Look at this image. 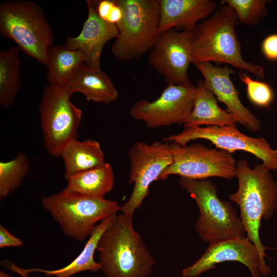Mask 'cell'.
<instances>
[{"mask_svg":"<svg viewBox=\"0 0 277 277\" xmlns=\"http://www.w3.org/2000/svg\"><path fill=\"white\" fill-rule=\"evenodd\" d=\"M236 167L238 189L229 195V199L239 206L246 236L256 247L264 268L271 271L264 259L268 248L261 242L260 229L262 219H270L276 209L277 182L263 163L250 168L247 160L241 159Z\"/></svg>","mask_w":277,"mask_h":277,"instance_id":"6da1fadb","label":"cell"},{"mask_svg":"<svg viewBox=\"0 0 277 277\" xmlns=\"http://www.w3.org/2000/svg\"><path fill=\"white\" fill-rule=\"evenodd\" d=\"M133 216H114L97 244L98 260L106 277H150L155 261L133 226Z\"/></svg>","mask_w":277,"mask_h":277,"instance_id":"7a4b0ae2","label":"cell"},{"mask_svg":"<svg viewBox=\"0 0 277 277\" xmlns=\"http://www.w3.org/2000/svg\"><path fill=\"white\" fill-rule=\"evenodd\" d=\"M239 21L227 4L221 6L193 30L191 46L192 63L214 62L228 64L264 79L263 67L246 61L236 32Z\"/></svg>","mask_w":277,"mask_h":277,"instance_id":"3957f363","label":"cell"},{"mask_svg":"<svg viewBox=\"0 0 277 277\" xmlns=\"http://www.w3.org/2000/svg\"><path fill=\"white\" fill-rule=\"evenodd\" d=\"M0 33L26 55L46 65L53 33L43 9L29 1L0 4Z\"/></svg>","mask_w":277,"mask_h":277,"instance_id":"277c9868","label":"cell"},{"mask_svg":"<svg viewBox=\"0 0 277 277\" xmlns=\"http://www.w3.org/2000/svg\"><path fill=\"white\" fill-rule=\"evenodd\" d=\"M179 184L197 205L200 216L195 229L204 242L209 244L246 236L235 209L230 203L220 199L212 181L180 177Z\"/></svg>","mask_w":277,"mask_h":277,"instance_id":"5b68a950","label":"cell"},{"mask_svg":"<svg viewBox=\"0 0 277 277\" xmlns=\"http://www.w3.org/2000/svg\"><path fill=\"white\" fill-rule=\"evenodd\" d=\"M41 202L63 234L80 241L90 236L98 222L116 215L121 207L115 201L78 195L65 189L43 197Z\"/></svg>","mask_w":277,"mask_h":277,"instance_id":"8992f818","label":"cell"},{"mask_svg":"<svg viewBox=\"0 0 277 277\" xmlns=\"http://www.w3.org/2000/svg\"><path fill=\"white\" fill-rule=\"evenodd\" d=\"M123 11L118 34L111 48L119 61L140 57L154 45L159 35V0H115Z\"/></svg>","mask_w":277,"mask_h":277,"instance_id":"52a82bcc","label":"cell"},{"mask_svg":"<svg viewBox=\"0 0 277 277\" xmlns=\"http://www.w3.org/2000/svg\"><path fill=\"white\" fill-rule=\"evenodd\" d=\"M74 93L68 85L48 84L39 105L43 138L47 151L60 156L64 146L77 138L82 111L70 97Z\"/></svg>","mask_w":277,"mask_h":277,"instance_id":"ba28073f","label":"cell"},{"mask_svg":"<svg viewBox=\"0 0 277 277\" xmlns=\"http://www.w3.org/2000/svg\"><path fill=\"white\" fill-rule=\"evenodd\" d=\"M172 163L161 174L159 180L171 175L192 180L219 177L231 180L235 177L236 163L232 153L209 148L201 144L182 146L170 144Z\"/></svg>","mask_w":277,"mask_h":277,"instance_id":"9c48e42d","label":"cell"},{"mask_svg":"<svg viewBox=\"0 0 277 277\" xmlns=\"http://www.w3.org/2000/svg\"><path fill=\"white\" fill-rule=\"evenodd\" d=\"M129 182L133 184L128 200L121 207L122 213L133 216L149 193L151 184L159 179L172 163L170 144L156 142L148 144L137 142L128 151Z\"/></svg>","mask_w":277,"mask_h":277,"instance_id":"30bf717a","label":"cell"},{"mask_svg":"<svg viewBox=\"0 0 277 277\" xmlns=\"http://www.w3.org/2000/svg\"><path fill=\"white\" fill-rule=\"evenodd\" d=\"M197 139L208 140L216 148L231 153L235 151L248 152L260 159L270 171L277 170V147L272 149L264 137L254 138L244 134L236 126L187 128L177 134L164 137L163 141L185 146L190 141Z\"/></svg>","mask_w":277,"mask_h":277,"instance_id":"8fae6325","label":"cell"},{"mask_svg":"<svg viewBox=\"0 0 277 277\" xmlns=\"http://www.w3.org/2000/svg\"><path fill=\"white\" fill-rule=\"evenodd\" d=\"M195 93L196 86L191 83L168 84L156 100L137 101L131 107L129 114L151 128L181 125L192 110Z\"/></svg>","mask_w":277,"mask_h":277,"instance_id":"7c38bea8","label":"cell"},{"mask_svg":"<svg viewBox=\"0 0 277 277\" xmlns=\"http://www.w3.org/2000/svg\"><path fill=\"white\" fill-rule=\"evenodd\" d=\"M193 31L175 29L159 33L148 56L150 65L165 77L168 84L188 85L192 63L191 46Z\"/></svg>","mask_w":277,"mask_h":277,"instance_id":"4fadbf2b","label":"cell"},{"mask_svg":"<svg viewBox=\"0 0 277 277\" xmlns=\"http://www.w3.org/2000/svg\"><path fill=\"white\" fill-rule=\"evenodd\" d=\"M225 262H238L245 265L251 277L268 275L255 246L245 236L209 243L204 254L182 271V277H197Z\"/></svg>","mask_w":277,"mask_h":277,"instance_id":"5bb4252c","label":"cell"},{"mask_svg":"<svg viewBox=\"0 0 277 277\" xmlns=\"http://www.w3.org/2000/svg\"><path fill=\"white\" fill-rule=\"evenodd\" d=\"M204 77V87L211 91L216 100L224 104L226 111L236 119L237 123L252 132L258 131L261 122L241 102L239 93L232 83L230 75L234 70L227 65L217 67L209 62L194 64Z\"/></svg>","mask_w":277,"mask_h":277,"instance_id":"9a60e30c","label":"cell"},{"mask_svg":"<svg viewBox=\"0 0 277 277\" xmlns=\"http://www.w3.org/2000/svg\"><path fill=\"white\" fill-rule=\"evenodd\" d=\"M88 16L82 31L76 37L67 36L65 46L81 51L84 55L85 65L100 68L103 49L110 40L116 38L118 34L116 25L102 19L90 1H87Z\"/></svg>","mask_w":277,"mask_h":277,"instance_id":"2e32d148","label":"cell"},{"mask_svg":"<svg viewBox=\"0 0 277 277\" xmlns=\"http://www.w3.org/2000/svg\"><path fill=\"white\" fill-rule=\"evenodd\" d=\"M159 33L175 28L193 31L197 23L216 9L212 0H159Z\"/></svg>","mask_w":277,"mask_h":277,"instance_id":"e0dca14e","label":"cell"},{"mask_svg":"<svg viewBox=\"0 0 277 277\" xmlns=\"http://www.w3.org/2000/svg\"><path fill=\"white\" fill-rule=\"evenodd\" d=\"M114 216L100 222L90 235L81 253L71 263L63 267L55 270H45L38 268L25 269L9 262L6 268L20 275L29 274L31 272H41L47 276L54 277H71L86 271L98 272L101 270V268L99 263L94 260V253L103 233L110 224Z\"/></svg>","mask_w":277,"mask_h":277,"instance_id":"ac0fdd59","label":"cell"},{"mask_svg":"<svg viewBox=\"0 0 277 277\" xmlns=\"http://www.w3.org/2000/svg\"><path fill=\"white\" fill-rule=\"evenodd\" d=\"M236 123L233 115L218 106L214 95L200 81L196 86L192 110L183 123L185 128L204 125L234 127Z\"/></svg>","mask_w":277,"mask_h":277,"instance_id":"d6986e66","label":"cell"},{"mask_svg":"<svg viewBox=\"0 0 277 277\" xmlns=\"http://www.w3.org/2000/svg\"><path fill=\"white\" fill-rule=\"evenodd\" d=\"M88 101L108 104L117 100L118 93L108 76L100 68L84 64L68 85Z\"/></svg>","mask_w":277,"mask_h":277,"instance_id":"ffe728a7","label":"cell"},{"mask_svg":"<svg viewBox=\"0 0 277 277\" xmlns=\"http://www.w3.org/2000/svg\"><path fill=\"white\" fill-rule=\"evenodd\" d=\"M65 166L64 177L100 166L106 163L98 142L93 140L80 141L76 139L68 143L60 155Z\"/></svg>","mask_w":277,"mask_h":277,"instance_id":"44dd1931","label":"cell"},{"mask_svg":"<svg viewBox=\"0 0 277 277\" xmlns=\"http://www.w3.org/2000/svg\"><path fill=\"white\" fill-rule=\"evenodd\" d=\"M64 188L68 191L83 196L104 199L113 188L114 175L108 162L93 169L77 173L67 180Z\"/></svg>","mask_w":277,"mask_h":277,"instance_id":"7402d4cb","label":"cell"},{"mask_svg":"<svg viewBox=\"0 0 277 277\" xmlns=\"http://www.w3.org/2000/svg\"><path fill=\"white\" fill-rule=\"evenodd\" d=\"M85 58L80 50L65 45L50 47L48 53L47 79L49 84L68 85L80 69Z\"/></svg>","mask_w":277,"mask_h":277,"instance_id":"603a6c76","label":"cell"},{"mask_svg":"<svg viewBox=\"0 0 277 277\" xmlns=\"http://www.w3.org/2000/svg\"><path fill=\"white\" fill-rule=\"evenodd\" d=\"M19 48L11 46L0 52V105L5 109L14 102L21 86Z\"/></svg>","mask_w":277,"mask_h":277,"instance_id":"cb8c5ba5","label":"cell"},{"mask_svg":"<svg viewBox=\"0 0 277 277\" xmlns=\"http://www.w3.org/2000/svg\"><path fill=\"white\" fill-rule=\"evenodd\" d=\"M30 170L29 160L23 152L15 158L0 162V199L4 200L17 188Z\"/></svg>","mask_w":277,"mask_h":277,"instance_id":"d4e9b609","label":"cell"},{"mask_svg":"<svg viewBox=\"0 0 277 277\" xmlns=\"http://www.w3.org/2000/svg\"><path fill=\"white\" fill-rule=\"evenodd\" d=\"M267 0H223L221 4H227L234 11L239 23L254 25L264 18L268 12Z\"/></svg>","mask_w":277,"mask_h":277,"instance_id":"484cf974","label":"cell"},{"mask_svg":"<svg viewBox=\"0 0 277 277\" xmlns=\"http://www.w3.org/2000/svg\"><path fill=\"white\" fill-rule=\"evenodd\" d=\"M239 77L246 86L249 100L258 107L270 108L274 97L271 87L265 82L253 80L244 71L239 73Z\"/></svg>","mask_w":277,"mask_h":277,"instance_id":"4316f807","label":"cell"},{"mask_svg":"<svg viewBox=\"0 0 277 277\" xmlns=\"http://www.w3.org/2000/svg\"><path fill=\"white\" fill-rule=\"evenodd\" d=\"M91 2L98 16L108 23L118 7L115 0L93 1Z\"/></svg>","mask_w":277,"mask_h":277,"instance_id":"83f0119b","label":"cell"},{"mask_svg":"<svg viewBox=\"0 0 277 277\" xmlns=\"http://www.w3.org/2000/svg\"><path fill=\"white\" fill-rule=\"evenodd\" d=\"M261 49L266 58L277 61V34L267 36L262 42Z\"/></svg>","mask_w":277,"mask_h":277,"instance_id":"f1b7e54d","label":"cell"},{"mask_svg":"<svg viewBox=\"0 0 277 277\" xmlns=\"http://www.w3.org/2000/svg\"><path fill=\"white\" fill-rule=\"evenodd\" d=\"M23 241L11 234L4 226L0 225V248L21 247Z\"/></svg>","mask_w":277,"mask_h":277,"instance_id":"f546056e","label":"cell"},{"mask_svg":"<svg viewBox=\"0 0 277 277\" xmlns=\"http://www.w3.org/2000/svg\"><path fill=\"white\" fill-rule=\"evenodd\" d=\"M21 277H31L28 274L26 275H22ZM0 277H15L14 276L11 275L4 271H0Z\"/></svg>","mask_w":277,"mask_h":277,"instance_id":"4dcf8cb0","label":"cell"}]
</instances>
